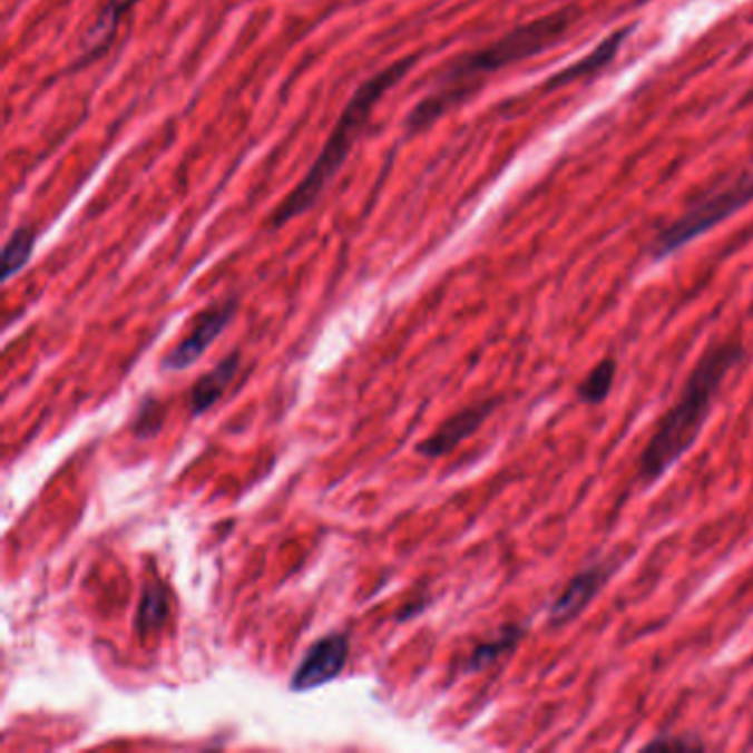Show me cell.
<instances>
[{
	"mask_svg": "<svg viewBox=\"0 0 753 753\" xmlns=\"http://www.w3.org/2000/svg\"><path fill=\"white\" fill-rule=\"evenodd\" d=\"M573 22V9H561L524 27L512 29L500 40L456 58L418 100L413 111L407 116L404 128L409 135L422 133L453 107L464 102L489 76L506 67L541 53L568 31Z\"/></svg>",
	"mask_w": 753,
	"mask_h": 753,
	"instance_id": "6da1fadb",
	"label": "cell"
},
{
	"mask_svg": "<svg viewBox=\"0 0 753 753\" xmlns=\"http://www.w3.org/2000/svg\"><path fill=\"white\" fill-rule=\"evenodd\" d=\"M739 339L710 345L694 365L678 400L665 411L638 460V478L649 485L667 473L698 440L727 374L743 361Z\"/></svg>",
	"mask_w": 753,
	"mask_h": 753,
	"instance_id": "7a4b0ae2",
	"label": "cell"
},
{
	"mask_svg": "<svg viewBox=\"0 0 753 753\" xmlns=\"http://www.w3.org/2000/svg\"><path fill=\"white\" fill-rule=\"evenodd\" d=\"M415 67V56L400 58L384 69H380L376 76L368 78L350 98L345 105L339 123L334 126L332 135L327 137L323 150L305 173V177L287 193V197L274 208L272 213V228H281L290 224L292 219L305 215L312 211L327 186L334 182V177L341 173L343 164L348 162L356 139L368 128L376 111L378 102L395 87L402 78L409 76V71Z\"/></svg>",
	"mask_w": 753,
	"mask_h": 753,
	"instance_id": "3957f363",
	"label": "cell"
},
{
	"mask_svg": "<svg viewBox=\"0 0 753 753\" xmlns=\"http://www.w3.org/2000/svg\"><path fill=\"white\" fill-rule=\"evenodd\" d=\"M753 199V173H745L734 182L721 186L718 190L701 197L683 217L669 224L661 235L654 239L652 254L663 258L672 252L687 246L696 237L705 235L716 224L725 222L741 208H745Z\"/></svg>",
	"mask_w": 753,
	"mask_h": 753,
	"instance_id": "277c9868",
	"label": "cell"
},
{
	"mask_svg": "<svg viewBox=\"0 0 753 753\" xmlns=\"http://www.w3.org/2000/svg\"><path fill=\"white\" fill-rule=\"evenodd\" d=\"M237 310V301L235 299H226L222 303H215L211 307H206L193 323V330L188 332V336H184L162 361L164 370L168 372H182L188 370L190 365H195L206 350L222 336V332L226 330V325L231 323V319L235 316Z\"/></svg>",
	"mask_w": 753,
	"mask_h": 753,
	"instance_id": "5b68a950",
	"label": "cell"
},
{
	"mask_svg": "<svg viewBox=\"0 0 753 753\" xmlns=\"http://www.w3.org/2000/svg\"><path fill=\"white\" fill-rule=\"evenodd\" d=\"M350 656V640L345 634H327L316 640L303 661L299 663L296 672L292 674L290 687L294 692H310L334 681L348 663Z\"/></svg>",
	"mask_w": 753,
	"mask_h": 753,
	"instance_id": "8992f818",
	"label": "cell"
},
{
	"mask_svg": "<svg viewBox=\"0 0 753 753\" xmlns=\"http://www.w3.org/2000/svg\"><path fill=\"white\" fill-rule=\"evenodd\" d=\"M610 579V568L606 564L590 566L581 573H577L566 588L559 593V597L550 604L548 608V626L550 628H561L577 619L590 602L599 595V590L608 584Z\"/></svg>",
	"mask_w": 753,
	"mask_h": 753,
	"instance_id": "52a82bcc",
	"label": "cell"
},
{
	"mask_svg": "<svg viewBox=\"0 0 753 753\" xmlns=\"http://www.w3.org/2000/svg\"><path fill=\"white\" fill-rule=\"evenodd\" d=\"M496 404H498L496 400H485L458 411L429 440L418 444V453L427 458H440L451 453L460 442H464L482 427V422L491 415Z\"/></svg>",
	"mask_w": 753,
	"mask_h": 753,
	"instance_id": "ba28073f",
	"label": "cell"
},
{
	"mask_svg": "<svg viewBox=\"0 0 753 753\" xmlns=\"http://www.w3.org/2000/svg\"><path fill=\"white\" fill-rule=\"evenodd\" d=\"M137 2L139 0H107L102 4V9L98 11L96 20L89 27V31L82 38V51H80L82 62H91V60L100 58V53H105L111 47L123 18Z\"/></svg>",
	"mask_w": 753,
	"mask_h": 753,
	"instance_id": "9c48e42d",
	"label": "cell"
},
{
	"mask_svg": "<svg viewBox=\"0 0 753 753\" xmlns=\"http://www.w3.org/2000/svg\"><path fill=\"white\" fill-rule=\"evenodd\" d=\"M239 370V354H231L226 356L213 372H208L206 376L199 378L193 393H190V411L193 415H202L206 413L222 395L224 391L231 387L233 378Z\"/></svg>",
	"mask_w": 753,
	"mask_h": 753,
	"instance_id": "30bf717a",
	"label": "cell"
},
{
	"mask_svg": "<svg viewBox=\"0 0 753 753\" xmlns=\"http://www.w3.org/2000/svg\"><path fill=\"white\" fill-rule=\"evenodd\" d=\"M626 33H628V31H619V33L610 36L608 40H604L588 58L579 60L577 65L568 67V69H564L559 76H555L550 85H552V87H561V85H568V82L577 80V78H584V76H588V74H595V71H599V69H604V67L617 56V51H619V47H622Z\"/></svg>",
	"mask_w": 753,
	"mask_h": 753,
	"instance_id": "8fae6325",
	"label": "cell"
},
{
	"mask_svg": "<svg viewBox=\"0 0 753 753\" xmlns=\"http://www.w3.org/2000/svg\"><path fill=\"white\" fill-rule=\"evenodd\" d=\"M524 634H526L524 626H506L496 638H491L487 643H480L473 649V654L467 661V669L476 672V669H485V667L493 665L498 658H502V656H506L508 652H512L519 645V640L524 638Z\"/></svg>",
	"mask_w": 753,
	"mask_h": 753,
	"instance_id": "7c38bea8",
	"label": "cell"
},
{
	"mask_svg": "<svg viewBox=\"0 0 753 753\" xmlns=\"http://www.w3.org/2000/svg\"><path fill=\"white\" fill-rule=\"evenodd\" d=\"M615 378H617V361L610 359V356L599 361L579 382V387H577L579 400L586 402V404H602L608 398V393L613 391Z\"/></svg>",
	"mask_w": 753,
	"mask_h": 753,
	"instance_id": "4fadbf2b",
	"label": "cell"
},
{
	"mask_svg": "<svg viewBox=\"0 0 753 753\" xmlns=\"http://www.w3.org/2000/svg\"><path fill=\"white\" fill-rule=\"evenodd\" d=\"M33 246H36V231L31 226H20L11 233L2 252V278L4 281H9L16 272H20L27 265Z\"/></svg>",
	"mask_w": 753,
	"mask_h": 753,
	"instance_id": "5bb4252c",
	"label": "cell"
},
{
	"mask_svg": "<svg viewBox=\"0 0 753 753\" xmlns=\"http://www.w3.org/2000/svg\"><path fill=\"white\" fill-rule=\"evenodd\" d=\"M168 617V597L164 593L162 586L150 584L139 602V610H137V629L146 636L155 629L162 628L164 622Z\"/></svg>",
	"mask_w": 753,
	"mask_h": 753,
	"instance_id": "9a60e30c",
	"label": "cell"
},
{
	"mask_svg": "<svg viewBox=\"0 0 753 753\" xmlns=\"http://www.w3.org/2000/svg\"><path fill=\"white\" fill-rule=\"evenodd\" d=\"M162 427V415H159V407L157 402H146L137 415L135 422V433L139 438H150V433H155Z\"/></svg>",
	"mask_w": 753,
	"mask_h": 753,
	"instance_id": "2e32d148",
	"label": "cell"
},
{
	"mask_svg": "<svg viewBox=\"0 0 753 753\" xmlns=\"http://www.w3.org/2000/svg\"><path fill=\"white\" fill-rule=\"evenodd\" d=\"M647 750H696L701 747V743H687L683 739H676V741H667V739H656L652 743L645 745Z\"/></svg>",
	"mask_w": 753,
	"mask_h": 753,
	"instance_id": "e0dca14e",
	"label": "cell"
}]
</instances>
